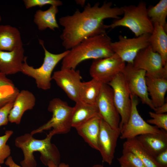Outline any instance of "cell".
<instances>
[{"label": "cell", "instance_id": "74e56055", "mask_svg": "<svg viewBox=\"0 0 167 167\" xmlns=\"http://www.w3.org/2000/svg\"><path fill=\"white\" fill-rule=\"evenodd\" d=\"M77 4L81 6H84L85 5L86 1L84 0H75Z\"/></svg>", "mask_w": 167, "mask_h": 167}, {"label": "cell", "instance_id": "d4e9b609", "mask_svg": "<svg viewBox=\"0 0 167 167\" xmlns=\"http://www.w3.org/2000/svg\"><path fill=\"white\" fill-rule=\"evenodd\" d=\"M102 83L92 78L89 81L81 82L79 88V101L92 105H96Z\"/></svg>", "mask_w": 167, "mask_h": 167}, {"label": "cell", "instance_id": "ac0fdd59", "mask_svg": "<svg viewBox=\"0 0 167 167\" xmlns=\"http://www.w3.org/2000/svg\"><path fill=\"white\" fill-rule=\"evenodd\" d=\"M136 138L154 158L167 149V131L164 130L159 133L146 134Z\"/></svg>", "mask_w": 167, "mask_h": 167}, {"label": "cell", "instance_id": "f546056e", "mask_svg": "<svg viewBox=\"0 0 167 167\" xmlns=\"http://www.w3.org/2000/svg\"><path fill=\"white\" fill-rule=\"evenodd\" d=\"M13 133L12 130H7L4 135L0 136V165L3 164L5 160L10 156L11 150L6 142Z\"/></svg>", "mask_w": 167, "mask_h": 167}, {"label": "cell", "instance_id": "ffe728a7", "mask_svg": "<svg viewBox=\"0 0 167 167\" xmlns=\"http://www.w3.org/2000/svg\"><path fill=\"white\" fill-rule=\"evenodd\" d=\"M146 81L148 95L155 108L164 104L167 91V79L146 76Z\"/></svg>", "mask_w": 167, "mask_h": 167}, {"label": "cell", "instance_id": "9a60e30c", "mask_svg": "<svg viewBox=\"0 0 167 167\" xmlns=\"http://www.w3.org/2000/svg\"><path fill=\"white\" fill-rule=\"evenodd\" d=\"M75 102L79 101V90L82 77L79 70L61 68L54 72L52 79Z\"/></svg>", "mask_w": 167, "mask_h": 167}, {"label": "cell", "instance_id": "5b68a950", "mask_svg": "<svg viewBox=\"0 0 167 167\" xmlns=\"http://www.w3.org/2000/svg\"><path fill=\"white\" fill-rule=\"evenodd\" d=\"M39 41L44 51L45 56L42 65L35 68L28 64L27 57H25L21 72L33 78L38 88L46 90L51 88L52 74L54 68L68 54L69 50L58 54H53L45 48L43 40L39 39Z\"/></svg>", "mask_w": 167, "mask_h": 167}, {"label": "cell", "instance_id": "60d3db41", "mask_svg": "<svg viewBox=\"0 0 167 167\" xmlns=\"http://www.w3.org/2000/svg\"><path fill=\"white\" fill-rule=\"evenodd\" d=\"M0 167H2L1 166V165L0 164Z\"/></svg>", "mask_w": 167, "mask_h": 167}, {"label": "cell", "instance_id": "d6a6232c", "mask_svg": "<svg viewBox=\"0 0 167 167\" xmlns=\"http://www.w3.org/2000/svg\"><path fill=\"white\" fill-rule=\"evenodd\" d=\"M14 101L8 103L0 109V126L8 124V115L13 107Z\"/></svg>", "mask_w": 167, "mask_h": 167}, {"label": "cell", "instance_id": "8d00e7d4", "mask_svg": "<svg viewBox=\"0 0 167 167\" xmlns=\"http://www.w3.org/2000/svg\"><path fill=\"white\" fill-rule=\"evenodd\" d=\"M154 111V112L157 113H166L167 112V103H165L162 105L155 108Z\"/></svg>", "mask_w": 167, "mask_h": 167}, {"label": "cell", "instance_id": "f35d334b", "mask_svg": "<svg viewBox=\"0 0 167 167\" xmlns=\"http://www.w3.org/2000/svg\"><path fill=\"white\" fill-rule=\"evenodd\" d=\"M92 167H104L102 165L97 164L93 165Z\"/></svg>", "mask_w": 167, "mask_h": 167}, {"label": "cell", "instance_id": "d590c367", "mask_svg": "<svg viewBox=\"0 0 167 167\" xmlns=\"http://www.w3.org/2000/svg\"><path fill=\"white\" fill-rule=\"evenodd\" d=\"M6 85L15 86L11 80L8 78L6 75L0 72V87Z\"/></svg>", "mask_w": 167, "mask_h": 167}, {"label": "cell", "instance_id": "d6986e66", "mask_svg": "<svg viewBox=\"0 0 167 167\" xmlns=\"http://www.w3.org/2000/svg\"><path fill=\"white\" fill-rule=\"evenodd\" d=\"M23 47L21 36L16 28L0 25V50L11 51Z\"/></svg>", "mask_w": 167, "mask_h": 167}, {"label": "cell", "instance_id": "484cf974", "mask_svg": "<svg viewBox=\"0 0 167 167\" xmlns=\"http://www.w3.org/2000/svg\"><path fill=\"white\" fill-rule=\"evenodd\" d=\"M123 148L129 150L136 155L146 167H160L155 158L136 138L126 139L123 144Z\"/></svg>", "mask_w": 167, "mask_h": 167}, {"label": "cell", "instance_id": "836d02e7", "mask_svg": "<svg viewBox=\"0 0 167 167\" xmlns=\"http://www.w3.org/2000/svg\"><path fill=\"white\" fill-rule=\"evenodd\" d=\"M5 164L8 167H22L16 164L11 156H10L6 159L5 161ZM47 166L48 167H69L68 164L61 163L58 165H57L52 161H49L48 162Z\"/></svg>", "mask_w": 167, "mask_h": 167}, {"label": "cell", "instance_id": "cb8c5ba5", "mask_svg": "<svg viewBox=\"0 0 167 167\" xmlns=\"http://www.w3.org/2000/svg\"><path fill=\"white\" fill-rule=\"evenodd\" d=\"M58 12L57 6H51L45 11L39 10L34 15V22L38 29L41 31L47 28L54 31L59 28L56 19V15Z\"/></svg>", "mask_w": 167, "mask_h": 167}, {"label": "cell", "instance_id": "8fae6325", "mask_svg": "<svg viewBox=\"0 0 167 167\" xmlns=\"http://www.w3.org/2000/svg\"><path fill=\"white\" fill-rule=\"evenodd\" d=\"M130 94L139 97L142 103L153 110L155 108L149 97L146 81V71L127 63L122 71Z\"/></svg>", "mask_w": 167, "mask_h": 167}, {"label": "cell", "instance_id": "e0dca14e", "mask_svg": "<svg viewBox=\"0 0 167 167\" xmlns=\"http://www.w3.org/2000/svg\"><path fill=\"white\" fill-rule=\"evenodd\" d=\"M24 52L23 47L11 51L0 50V72L6 75L21 72Z\"/></svg>", "mask_w": 167, "mask_h": 167}, {"label": "cell", "instance_id": "ab89813d", "mask_svg": "<svg viewBox=\"0 0 167 167\" xmlns=\"http://www.w3.org/2000/svg\"><path fill=\"white\" fill-rule=\"evenodd\" d=\"M2 20V17L1 15H0V22H1Z\"/></svg>", "mask_w": 167, "mask_h": 167}, {"label": "cell", "instance_id": "83f0119b", "mask_svg": "<svg viewBox=\"0 0 167 167\" xmlns=\"http://www.w3.org/2000/svg\"><path fill=\"white\" fill-rule=\"evenodd\" d=\"M118 160L120 167H146L136 155L124 148L122 155L118 158Z\"/></svg>", "mask_w": 167, "mask_h": 167}, {"label": "cell", "instance_id": "9c48e42d", "mask_svg": "<svg viewBox=\"0 0 167 167\" xmlns=\"http://www.w3.org/2000/svg\"><path fill=\"white\" fill-rule=\"evenodd\" d=\"M112 89L114 103L121 118V129L127 122L131 110L130 93L123 75L121 72L108 84Z\"/></svg>", "mask_w": 167, "mask_h": 167}, {"label": "cell", "instance_id": "4316f807", "mask_svg": "<svg viewBox=\"0 0 167 167\" xmlns=\"http://www.w3.org/2000/svg\"><path fill=\"white\" fill-rule=\"evenodd\" d=\"M148 16L153 24L162 26L167 31V0H161L155 6L147 8Z\"/></svg>", "mask_w": 167, "mask_h": 167}, {"label": "cell", "instance_id": "277c9868", "mask_svg": "<svg viewBox=\"0 0 167 167\" xmlns=\"http://www.w3.org/2000/svg\"><path fill=\"white\" fill-rule=\"evenodd\" d=\"M123 16L115 20L110 24L105 25V29L124 27L130 29L136 37L152 32L154 26L147 12L146 4L139 2L137 5H130L122 7Z\"/></svg>", "mask_w": 167, "mask_h": 167}, {"label": "cell", "instance_id": "5bb4252c", "mask_svg": "<svg viewBox=\"0 0 167 167\" xmlns=\"http://www.w3.org/2000/svg\"><path fill=\"white\" fill-rule=\"evenodd\" d=\"M96 105L102 118L113 128H119L120 117L114 103L112 89L108 84H102Z\"/></svg>", "mask_w": 167, "mask_h": 167}, {"label": "cell", "instance_id": "ba28073f", "mask_svg": "<svg viewBox=\"0 0 167 167\" xmlns=\"http://www.w3.org/2000/svg\"><path fill=\"white\" fill-rule=\"evenodd\" d=\"M130 98L131 112L127 122L121 129L120 139H131L143 134L160 132L161 129L148 123L139 114L137 108L139 104L138 97L130 94Z\"/></svg>", "mask_w": 167, "mask_h": 167}, {"label": "cell", "instance_id": "6da1fadb", "mask_svg": "<svg viewBox=\"0 0 167 167\" xmlns=\"http://www.w3.org/2000/svg\"><path fill=\"white\" fill-rule=\"evenodd\" d=\"M112 6L111 2H105L101 6L99 2L93 6L88 3L82 11L77 9L71 15L60 18L59 24L63 27L60 36L65 49L69 50L89 37L105 33L104 20L118 19L123 14L122 7Z\"/></svg>", "mask_w": 167, "mask_h": 167}, {"label": "cell", "instance_id": "8992f818", "mask_svg": "<svg viewBox=\"0 0 167 167\" xmlns=\"http://www.w3.org/2000/svg\"><path fill=\"white\" fill-rule=\"evenodd\" d=\"M47 109L52 113L51 118L46 123L33 130L30 134L33 135L51 128L52 129L50 132L53 135L68 133L72 127L73 107L60 98H55L49 101Z\"/></svg>", "mask_w": 167, "mask_h": 167}, {"label": "cell", "instance_id": "4dcf8cb0", "mask_svg": "<svg viewBox=\"0 0 167 167\" xmlns=\"http://www.w3.org/2000/svg\"><path fill=\"white\" fill-rule=\"evenodd\" d=\"M148 113L151 118L147 120L148 123L154 125L159 129L167 131V113L159 114L151 111Z\"/></svg>", "mask_w": 167, "mask_h": 167}, {"label": "cell", "instance_id": "f1b7e54d", "mask_svg": "<svg viewBox=\"0 0 167 167\" xmlns=\"http://www.w3.org/2000/svg\"><path fill=\"white\" fill-rule=\"evenodd\" d=\"M19 92L15 86L6 85L0 87V109L14 101Z\"/></svg>", "mask_w": 167, "mask_h": 167}, {"label": "cell", "instance_id": "2e32d148", "mask_svg": "<svg viewBox=\"0 0 167 167\" xmlns=\"http://www.w3.org/2000/svg\"><path fill=\"white\" fill-rule=\"evenodd\" d=\"M36 101V97L31 92L26 90L19 91L9 113V122L19 124L24 113L32 109L35 105Z\"/></svg>", "mask_w": 167, "mask_h": 167}, {"label": "cell", "instance_id": "52a82bcc", "mask_svg": "<svg viewBox=\"0 0 167 167\" xmlns=\"http://www.w3.org/2000/svg\"><path fill=\"white\" fill-rule=\"evenodd\" d=\"M126 65L125 62L114 54L108 57L94 60L89 73L92 78L107 84L122 72Z\"/></svg>", "mask_w": 167, "mask_h": 167}, {"label": "cell", "instance_id": "44dd1931", "mask_svg": "<svg viewBox=\"0 0 167 167\" xmlns=\"http://www.w3.org/2000/svg\"><path fill=\"white\" fill-rule=\"evenodd\" d=\"M98 115H100L97 105L88 104L79 101L73 107L72 127L76 128Z\"/></svg>", "mask_w": 167, "mask_h": 167}, {"label": "cell", "instance_id": "603a6c76", "mask_svg": "<svg viewBox=\"0 0 167 167\" xmlns=\"http://www.w3.org/2000/svg\"><path fill=\"white\" fill-rule=\"evenodd\" d=\"M153 25V30L149 39V45L160 55L164 66L167 65V31L159 25Z\"/></svg>", "mask_w": 167, "mask_h": 167}, {"label": "cell", "instance_id": "7a4b0ae2", "mask_svg": "<svg viewBox=\"0 0 167 167\" xmlns=\"http://www.w3.org/2000/svg\"><path fill=\"white\" fill-rule=\"evenodd\" d=\"M111 38L106 33L87 38L69 50L62 59L61 68L75 69L82 62L111 56L114 54Z\"/></svg>", "mask_w": 167, "mask_h": 167}, {"label": "cell", "instance_id": "3957f363", "mask_svg": "<svg viewBox=\"0 0 167 167\" xmlns=\"http://www.w3.org/2000/svg\"><path fill=\"white\" fill-rule=\"evenodd\" d=\"M30 133H25L17 137L15 144L22 151L24 159L20 162L22 167H36L37 162L33 155L35 152L41 154L40 160L42 163L47 166L49 161L56 164L60 163V155L56 146L51 142L54 136L50 132L46 137L42 139H38L33 137Z\"/></svg>", "mask_w": 167, "mask_h": 167}, {"label": "cell", "instance_id": "1f68e13d", "mask_svg": "<svg viewBox=\"0 0 167 167\" xmlns=\"http://www.w3.org/2000/svg\"><path fill=\"white\" fill-rule=\"evenodd\" d=\"M23 1L27 9L36 6L41 7L47 5L57 7L62 5V2L59 0H24Z\"/></svg>", "mask_w": 167, "mask_h": 167}, {"label": "cell", "instance_id": "e575fe53", "mask_svg": "<svg viewBox=\"0 0 167 167\" xmlns=\"http://www.w3.org/2000/svg\"><path fill=\"white\" fill-rule=\"evenodd\" d=\"M155 159L160 167H167V149L159 154Z\"/></svg>", "mask_w": 167, "mask_h": 167}, {"label": "cell", "instance_id": "7402d4cb", "mask_svg": "<svg viewBox=\"0 0 167 167\" xmlns=\"http://www.w3.org/2000/svg\"><path fill=\"white\" fill-rule=\"evenodd\" d=\"M101 118L97 115L76 128L78 134L89 146L98 151V141Z\"/></svg>", "mask_w": 167, "mask_h": 167}, {"label": "cell", "instance_id": "4fadbf2b", "mask_svg": "<svg viewBox=\"0 0 167 167\" xmlns=\"http://www.w3.org/2000/svg\"><path fill=\"white\" fill-rule=\"evenodd\" d=\"M121 130L111 127L102 118L98 139V151L103 161L111 165L114 158L115 150Z\"/></svg>", "mask_w": 167, "mask_h": 167}, {"label": "cell", "instance_id": "7c38bea8", "mask_svg": "<svg viewBox=\"0 0 167 167\" xmlns=\"http://www.w3.org/2000/svg\"><path fill=\"white\" fill-rule=\"evenodd\" d=\"M150 34H144L132 38L119 35L118 41L111 43L113 51L125 62L133 64L139 52L149 45Z\"/></svg>", "mask_w": 167, "mask_h": 167}, {"label": "cell", "instance_id": "30bf717a", "mask_svg": "<svg viewBox=\"0 0 167 167\" xmlns=\"http://www.w3.org/2000/svg\"><path fill=\"white\" fill-rule=\"evenodd\" d=\"M132 64L145 71L146 76L167 79V65H163L160 55L150 45L139 52Z\"/></svg>", "mask_w": 167, "mask_h": 167}]
</instances>
